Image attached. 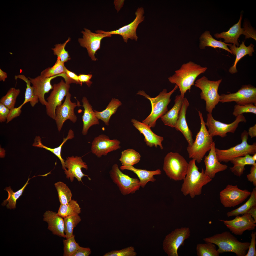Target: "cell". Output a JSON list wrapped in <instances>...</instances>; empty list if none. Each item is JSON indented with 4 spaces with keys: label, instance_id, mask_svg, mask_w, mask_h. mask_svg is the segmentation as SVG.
<instances>
[{
    "label": "cell",
    "instance_id": "obj_21",
    "mask_svg": "<svg viewBox=\"0 0 256 256\" xmlns=\"http://www.w3.org/2000/svg\"><path fill=\"white\" fill-rule=\"evenodd\" d=\"M64 163L65 167L68 169L65 170L64 172L66 178L69 179L71 182L73 181L74 178H75L78 182H82V179L85 176L91 180L88 175L84 174L82 171V168L87 170L88 166L86 163L83 161L81 157L73 156L68 157Z\"/></svg>",
    "mask_w": 256,
    "mask_h": 256
},
{
    "label": "cell",
    "instance_id": "obj_50",
    "mask_svg": "<svg viewBox=\"0 0 256 256\" xmlns=\"http://www.w3.org/2000/svg\"><path fill=\"white\" fill-rule=\"evenodd\" d=\"M23 105L22 104L18 107H14L10 110L6 120L7 123L20 115L22 112L21 109Z\"/></svg>",
    "mask_w": 256,
    "mask_h": 256
},
{
    "label": "cell",
    "instance_id": "obj_36",
    "mask_svg": "<svg viewBox=\"0 0 256 256\" xmlns=\"http://www.w3.org/2000/svg\"><path fill=\"white\" fill-rule=\"evenodd\" d=\"M249 198L244 204L238 208L229 211L226 213L228 217L243 215L246 213L252 207L256 206V188H254L250 195Z\"/></svg>",
    "mask_w": 256,
    "mask_h": 256
},
{
    "label": "cell",
    "instance_id": "obj_60",
    "mask_svg": "<svg viewBox=\"0 0 256 256\" xmlns=\"http://www.w3.org/2000/svg\"><path fill=\"white\" fill-rule=\"evenodd\" d=\"M252 156V159L256 161V153H255Z\"/></svg>",
    "mask_w": 256,
    "mask_h": 256
},
{
    "label": "cell",
    "instance_id": "obj_44",
    "mask_svg": "<svg viewBox=\"0 0 256 256\" xmlns=\"http://www.w3.org/2000/svg\"><path fill=\"white\" fill-rule=\"evenodd\" d=\"M65 67L64 63L57 59L55 64L52 67H48L42 71L40 75L45 78H50L65 73Z\"/></svg>",
    "mask_w": 256,
    "mask_h": 256
},
{
    "label": "cell",
    "instance_id": "obj_13",
    "mask_svg": "<svg viewBox=\"0 0 256 256\" xmlns=\"http://www.w3.org/2000/svg\"><path fill=\"white\" fill-rule=\"evenodd\" d=\"M251 193L246 189H239L237 185L229 184L220 192V201L224 207H234L242 203Z\"/></svg>",
    "mask_w": 256,
    "mask_h": 256
},
{
    "label": "cell",
    "instance_id": "obj_31",
    "mask_svg": "<svg viewBox=\"0 0 256 256\" xmlns=\"http://www.w3.org/2000/svg\"><path fill=\"white\" fill-rule=\"evenodd\" d=\"M74 137L73 131L71 129L69 131L68 135L66 138H63V142L58 147L52 148L48 147L44 145L42 143L41 138L39 136H36L34 139V142L32 146L37 147L43 148L50 151L56 155L60 160L62 166V169L64 170L66 169L65 166L64 160L61 155V151L62 147L64 144L69 139H72Z\"/></svg>",
    "mask_w": 256,
    "mask_h": 256
},
{
    "label": "cell",
    "instance_id": "obj_49",
    "mask_svg": "<svg viewBox=\"0 0 256 256\" xmlns=\"http://www.w3.org/2000/svg\"><path fill=\"white\" fill-rule=\"evenodd\" d=\"M251 242L248 248V250L245 256H256V232H252L251 234Z\"/></svg>",
    "mask_w": 256,
    "mask_h": 256
},
{
    "label": "cell",
    "instance_id": "obj_52",
    "mask_svg": "<svg viewBox=\"0 0 256 256\" xmlns=\"http://www.w3.org/2000/svg\"><path fill=\"white\" fill-rule=\"evenodd\" d=\"M247 180L252 183L253 185L256 186V164L252 165L250 169V173L247 175Z\"/></svg>",
    "mask_w": 256,
    "mask_h": 256
},
{
    "label": "cell",
    "instance_id": "obj_26",
    "mask_svg": "<svg viewBox=\"0 0 256 256\" xmlns=\"http://www.w3.org/2000/svg\"><path fill=\"white\" fill-rule=\"evenodd\" d=\"M43 217L44 221L48 224V229L53 234L66 238L64 218L58 215L57 213L50 210L44 213Z\"/></svg>",
    "mask_w": 256,
    "mask_h": 256
},
{
    "label": "cell",
    "instance_id": "obj_45",
    "mask_svg": "<svg viewBox=\"0 0 256 256\" xmlns=\"http://www.w3.org/2000/svg\"><path fill=\"white\" fill-rule=\"evenodd\" d=\"M64 256H72L80 247L76 241L75 236L63 240Z\"/></svg>",
    "mask_w": 256,
    "mask_h": 256
},
{
    "label": "cell",
    "instance_id": "obj_4",
    "mask_svg": "<svg viewBox=\"0 0 256 256\" xmlns=\"http://www.w3.org/2000/svg\"><path fill=\"white\" fill-rule=\"evenodd\" d=\"M178 88L177 85L175 84L174 88L168 92L166 89H164L157 96L154 98L150 97L143 91H139L137 94L143 96L149 100L151 106L150 114L142 121V123L150 128L154 127L157 120L168 111L167 106L171 101V96Z\"/></svg>",
    "mask_w": 256,
    "mask_h": 256
},
{
    "label": "cell",
    "instance_id": "obj_3",
    "mask_svg": "<svg viewBox=\"0 0 256 256\" xmlns=\"http://www.w3.org/2000/svg\"><path fill=\"white\" fill-rule=\"evenodd\" d=\"M206 242H210L217 245L219 254L232 252L237 256H245L248 249L250 242H241L229 231L215 234L211 237L204 238Z\"/></svg>",
    "mask_w": 256,
    "mask_h": 256
},
{
    "label": "cell",
    "instance_id": "obj_32",
    "mask_svg": "<svg viewBox=\"0 0 256 256\" xmlns=\"http://www.w3.org/2000/svg\"><path fill=\"white\" fill-rule=\"evenodd\" d=\"M200 39L199 47L201 49H205L206 46L215 48H218L224 49L233 54L227 46H229L230 44L226 43L221 40L218 41L214 39L210 34L209 31H205L201 36Z\"/></svg>",
    "mask_w": 256,
    "mask_h": 256
},
{
    "label": "cell",
    "instance_id": "obj_51",
    "mask_svg": "<svg viewBox=\"0 0 256 256\" xmlns=\"http://www.w3.org/2000/svg\"><path fill=\"white\" fill-rule=\"evenodd\" d=\"M10 109L0 102V122H3L7 120Z\"/></svg>",
    "mask_w": 256,
    "mask_h": 256
},
{
    "label": "cell",
    "instance_id": "obj_1",
    "mask_svg": "<svg viewBox=\"0 0 256 256\" xmlns=\"http://www.w3.org/2000/svg\"><path fill=\"white\" fill-rule=\"evenodd\" d=\"M207 69L206 67H201L200 65L190 61L183 64L168 79L171 83L177 85L180 95L184 98L186 92L188 90L190 91L192 86L194 85L197 78L204 73Z\"/></svg>",
    "mask_w": 256,
    "mask_h": 256
},
{
    "label": "cell",
    "instance_id": "obj_43",
    "mask_svg": "<svg viewBox=\"0 0 256 256\" xmlns=\"http://www.w3.org/2000/svg\"><path fill=\"white\" fill-rule=\"evenodd\" d=\"M20 92L19 89L11 88L1 99V102L9 109L14 107L17 98Z\"/></svg>",
    "mask_w": 256,
    "mask_h": 256
},
{
    "label": "cell",
    "instance_id": "obj_39",
    "mask_svg": "<svg viewBox=\"0 0 256 256\" xmlns=\"http://www.w3.org/2000/svg\"><path fill=\"white\" fill-rule=\"evenodd\" d=\"M140 158L138 152L133 149H128L122 151L119 160L122 165L133 166L139 162Z\"/></svg>",
    "mask_w": 256,
    "mask_h": 256
},
{
    "label": "cell",
    "instance_id": "obj_30",
    "mask_svg": "<svg viewBox=\"0 0 256 256\" xmlns=\"http://www.w3.org/2000/svg\"><path fill=\"white\" fill-rule=\"evenodd\" d=\"M120 169L122 170H130L136 174L139 179L140 186L143 188L145 187L148 182L155 181L156 179L154 178V176L155 175L160 174L161 173L160 169L155 171H150L136 168L133 166L122 165L120 167Z\"/></svg>",
    "mask_w": 256,
    "mask_h": 256
},
{
    "label": "cell",
    "instance_id": "obj_35",
    "mask_svg": "<svg viewBox=\"0 0 256 256\" xmlns=\"http://www.w3.org/2000/svg\"><path fill=\"white\" fill-rule=\"evenodd\" d=\"M35 177L36 176H34L31 178ZM31 178H29L28 177L27 182L22 187L16 192H14L10 186L6 187L4 190L8 192V198L4 201L2 204V205L3 206H5L8 202L6 205L7 208L10 209H14L16 208L17 200L22 195L25 188L29 183H28L29 181Z\"/></svg>",
    "mask_w": 256,
    "mask_h": 256
},
{
    "label": "cell",
    "instance_id": "obj_55",
    "mask_svg": "<svg viewBox=\"0 0 256 256\" xmlns=\"http://www.w3.org/2000/svg\"><path fill=\"white\" fill-rule=\"evenodd\" d=\"M65 72L67 76L74 81L76 83L80 85V83L78 79V76L75 73L69 71L66 67L65 69Z\"/></svg>",
    "mask_w": 256,
    "mask_h": 256
},
{
    "label": "cell",
    "instance_id": "obj_24",
    "mask_svg": "<svg viewBox=\"0 0 256 256\" xmlns=\"http://www.w3.org/2000/svg\"><path fill=\"white\" fill-rule=\"evenodd\" d=\"M242 18V15L241 14L239 21L237 23L233 25L227 31L215 34V37L217 39H223L224 40V42L226 43H232L237 47H239L240 45L238 40L241 35L243 34L245 36V39L248 38L247 34L245 28L241 27Z\"/></svg>",
    "mask_w": 256,
    "mask_h": 256
},
{
    "label": "cell",
    "instance_id": "obj_54",
    "mask_svg": "<svg viewBox=\"0 0 256 256\" xmlns=\"http://www.w3.org/2000/svg\"><path fill=\"white\" fill-rule=\"evenodd\" d=\"M78 76V79L81 86L82 83H86L88 87H89L92 83V82L90 80L92 77V74H80Z\"/></svg>",
    "mask_w": 256,
    "mask_h": 256
},
{
    "label": "cell",
    "instance_id": "obj_38",
    "mask_svg": "<svg viewBox=\"0 0 256 256\" xmlns=\"http://www.w3.org/2000/svg\"><path fill=\"white\" fill-rule=\"evenodd\" d=\"M15 80L19 78L24 81L26 84V87L25 93L24 100L22 104L24 105L26 103L29 102L31 106L34 107L39 101L38 98L35 95L33 88L31 86V83L28 78L24 75H15L14 77Z\"/></svg>",
    "mask_w": 256,
    "mask_h": 256
},
{
    "label": "cell",
    "instance_id": "obj_23",
    "mask_svg": "<svg viewBox=\"0 0 256 256\" xmlns=\"http://www.w3.org/2000/svg\"><path fill=\"white\" fill-rule=\"evenodd\" d=\"M131 122L133 126L144 137V141L147 145L150 147L160 146L161 149H163L162 142L163 138L153 133L151 128L147 125L134 119H132Z\"/></svg>",
    "mask_w": 256,
    "mask_h": 256
},
{
    "label": "cell",
    "instance_id": "obj_29",
    "mask_svg": "<svg viewBox=\"0 0 256 256\" xmlns=\"http://www.w3.org/2000/svg\"><path fill=\"white\" fill-rule=\"evenodd\" d=\"M184 98L180 94L176 96L173 107L160 118L165 125L174 128Z\"/></svg>",
    "mask_w": 256,
    "mask_h": 256
},
{
    "label": "cell",
    "instance_id": "obj_15",
    "mask_svg": "<svg viewBox=\"0 0 256 256\" xmlns=\"http://www.w3.org/2000/svg\"><path fill=\"white\" fill-rule=\"evenodd\" d=\"M144 11L141 7L138 8L135 13L136 17L130 23L125 25L119 29L110 31H105L101 30L96 31V33H104L108 35L118 34L121 36L124 41L127 43L128 39L137 41L138 37L136 31L139 24L144 19L143 15Z\"/></svg>",
    "mask_w": 256,
    "mask_h": 256
},
{
    "label": "cell",
    "instance_id": "obj_17",
    "mask_svg": "<svg viewBox=\"0 0 256 256\" xmlns=\"http://www.w3.org/2000/svg\"><path fill=\"white\" fill-rule=\"evenodd\" d=\"M81 32L83 34L82 38L78 39L80 46L85 48L87 50L89 56L92 60L96 61L97 59L95 57L96 51L100 49L101 40L106 37H110L112 35L104 33H94L86 28Z\"/></svg>",
    "mask_w": 256,
    "mask_h": 256
},
{
    "label": "cell",
    "instance_id": "obj_2",
    "mask_svg": "<svg viewBox=\"0 0 256 256\" xmlns=\"http://www.w3.org/2000/svg\"><path fill=\"white\" fill-rule=\"evenodd\" d=\"M196 160L192 159L188 162V166L181 191L184 195H189L192 198L200 195L203 186L210 182L212 179L206 174L203 169L201 172L196 166Z\"/></svg>",
    "mask_w": 256,
    "mask_h": 256
},
{
    "label": "cell",
    "instance_id": "obj_56",
    "mask_svg": "<svg viewBox=\"0 0 256 256\" xmlns=\"http://www.w3.org/2000/svg\"><path fill=\"white\" fill-rule=\"evenodd\" d=\"M248 135L251 138L256 137V124H255L253 126L250 127L248 129L247 132Z\"/></svg>",
    "mask_w": 256,
    "mask_h": 256
},
{
    "label": "cell",
    "instance_id": "obj_16",
    "mask_svg": "<svg viewBox=\"0 0 256 256\" xmlns=\"http://www.w3.org/2000/svg\"><path fill=\"white\" fill-rule=\"evenodd\" d=\"M71 95L69 92L63 103L57 106L55 111V120L58 131L60 132L64 122L67 119H69L73 123L77 120V117L75 115L74 110L77 106H81L80 102H73L71 100Z\"/></svg>",
    "mask_w": 256,
    "mask_h": 256
},
{
    "label": "cell",
    "instance_id": "obj_34",
    "mask_svg": "<svg viewBox=\"0 0 256 256\" xmlns=\"http://www.w3.org/2000/svg\"><path fill=\"white\" fill-rule=\"evenodd\" d=\"M121 105V102L118 99L113 98L106 109L103 111L99 112L94 110L96 116L98 119L101 120L106 125L108 126L111 116L116 112L118 107Z\"/></svg>",
    "mask_w": 256,
    "mask_h": 256
},
{
    "label": "cell",
    "instance_id": "obj_6",
    "mask_svg": "<svg viewBox=\"0 0 256 256\" xmlns=\"http://www.w3.org/2000/svg\"><path fill=\"white\" fill-rule=\"evenodd\" d=\"M222 79L216 81L209 80L204 76L197 80L194 85L201 91V98L206 102V109L209 113L212 114L213 109L220 102V95L218 91Z\"/></svg>",
    "mask_w": 256,
    "mask_h": 256
},
{
    "label": "cell",
    "instance_id": "obj_48",
    "mask_svg": "<svg viewBox=\"0 0 256 256\" xmlns=\"http://www.w3.org/2000/svg\"><path fill=\"white\" fill-rule=\"evenodd\" d=\"M137 254L134 248L130 246L119 250H113L105 253L104 256H135Z\"/></svg>",
    "mask_w": 256,
    "mask_h": 256
},
{
    "label": "cell",
    "instance_id": "obj_58",
    "mask_svg": "<svg viewBox=\"0 0 256 256\" xmlns=\"http://www.w3.org/2000/svg\"><path fill=\"white\" fill-rule=\"evenodd\" d=\"M247 213L250 214L254 219L255 223H256V206L252 207L248 211Z\"/></svg>",
    "mask_w": 256,
    "mask_h": 256
},
{
    "label": "cell",
    "instance_id": "obj_8",
    "mask_svg": "<svg viewBox=\"0 0 256 256\" xmlns=\"http://www.w3.org/2000/svg\"><path fill=\"white\" fill-rule=\"evenodd\" d=\"M188 166L184 157L177 152H170L165 157L163 169L170 179L176 181L183 180L186 175Z\"/></svg>",
    "mask_w": 256,
    "mask_h": 256
},
{
    "label": "cell",
    "instance_id": "obj_27",
    "mask_svg": "<svg viewBox=\"0 0 256 256\" xmlns=\"http://www.w3.org/2000/svg\"><path fill=\"white\" fill-rule=\"evenodd\" d=\"M229 46L233 54L236 55V58L233 65L229 69V71L231 74L235 73L238 71L236 66L238 61L247 55L250 56H252L253 52H254V45L251 43L248 46H246L244 42L242 41L239 47L233 44H230Z\"/></svg>",
    "mask_w": 256,
    "mask_h": 256
},
{
    "label": "cell",
    "instance_id": "obj_14",
    "mask_svg": "<svg viewBox=\"0 0 256 256\" xmlns=\"http://www.w3.org/2000/svg\"><path fill=\"white\" fill-rule=\"evenodd\" d=\"M53 86V90L47 99L46 106L47 114L55 120L56 108L62 104L64 97L69 92L70 85L62 80L58 83L54 84Z\"/></svg>",
    "mask_w": 256,
    "mask_h": 256
},
{
    "label": "cell",
    "instance_id": "obj_59",
    "mask_svg": "<svg viewBox=\"0 0 256 256\" xmlns=\"http://www.w3.org/2000/svg\"><path fill=\"white\" fill-rule=\"evenodd\" d=\"M7 73L0 69V81L4 82L7 78Z\"/></svg>",
    "mask_w": 256,
    "mask_h": 256
},
{
    "label": "cell",
    "instance_id": "obj_20",
    "mask_svg": "<svg viewBox=\"0 0 256 256\" xmlns=\"http://www.w3.org/2000/svg\"><path fill=\"white\" fill-rule=\"evenodd\" d=\"M241 216H236L231 220H219L223 222L227 228L234 234L242 235L245 231L252 230L255 229L256 223L251 215L247 213Z\"/></svg>",
    "mask_w": 256,
    "mask_h": 256
},
{
    "label": "cell",
    "instance_id": "obj_53",
    "mask_svg": "<svg viewBox=\"0 0 256 256\" xmlns=\"http://www.w3.org/2000/svg\"><path fill=\"white\" fill-rule=\"evenodd\" d=\"M91 249L89 247H80L72 256H88L91 253Z\"/></svg>",
    "mask_w": 256,
    "mask_h": 256
},
{
    "label": "cell",
    "instance_id": "obj_57",
    "mask_svg": "<svg viewBox=\"0 0 256 256\" xmlns=\"http://www.w3.org/2000/svg\"><path fill=\"white\" fill-rule=\"evenodd\" d=\"M124 0H114V4L115 7L118 12L123 6L124 3Z\"/></svg>",
    "mask_w": 256,
    "mask_h": 256
},
{
    "label": "cell",
    "instance_id": "obj_28",
    "mask_svg": "<svg viewBox=\"0 0 256 256\" xmlns=\"http://www.w3.org/2000/svg\"><path fill=\"white\" fill-rule=\"evenodd\" d=\"M82 106L84 108L83 114L82 116L83 127L82 133L83 135L87 134L88 130L91 126L99 124L98 119L96 117L95 113L92 110V106L89 102L87 98L83 97L82 100Z\"/></svg>",
    "mask_w": 256,
    "mask_h": 256
},
{
    "label": "cell",
    "instance_id": "obj_33",
    "mask_svg": "<svg viewBox=\"0 0 256 256\" xmlns=\"http://www.w3.org/2000/svg\"><path fill=\"white\" fill-rule=\"evenodd\" d=\"M230 162L233 165V167L230 168L231 171L234 175L239 177L243 174L245 165L256 164V161L253 160L252 156L249 154L236 157Z\"/></svg>",
    "mask_w": 256,
    "mask_h": 256
},
{
    "label": "cell",
    "instance_id": "obj_5",
    "mask_svg": "<svg viewBox=\"0 0 256 256\" xmlns=\"http://www.w3.org/2000/svg\"><path fill=\"white\" fill-rule=\"evenodd\" d=\"M198 112L201 121L200 128L193 144L188 146L187 150L189 158L195 159L199 163L206 152L210 149L213 141V137L206 128L201 112L199 110Z\"/></svg>",
    "mask_w": 256,
    "mask_h": 256
},
{
    "label": "cell",
    "instance_id": "obj_9",
    "mask_svg": "<svg viewBox=\"0 0 256 256\" xmlns=\"http://www.w3.org/2000/svg\"><path fill=\"white\" fill-rule=\"evenodd\" d=\"M191 232L188 227L175 229L165 236L163 242V249L168 256H178V250L183 246L184 241L190 236Z\"/></svg>",
    "mask_w": 256,
    "mask_h": 256
},
{
    "label": "cell",
    "instance_id": "obj_22",
    "mask_svg": "<svg viewBox=\"0 0 256 256\" xmlns=\"http://www.w3.org/2000/svg\"><path fill=\"white\" fill-rule=\"evenodd\" d=\"M215 143L213 142L208 154L205 156L204 162L206 169L205 174L212 179L217 173L223 171L228 168L225 164H221L218 160L215 151Z\"/></svg>",
    "mask_w": 256,
    "mask_h": 256
},
{
    "label": "cell",
    "instance_id": "obj_46",
    "mask_svg": "<svg viewBox=\"0 0 256 256\" xmlns=\"http://www.w3.org/2000/svg\"><path fill=\"white\" fill-rule=\"evenodd\" d=\"M70 40V38L69 37L64 43L62 44H56L55 45V48L52 49L53 51L54 54L57 55V59H59L64 63L71 59L68 51L65 49L66 45Z\"/></svg>",
    "mask_w": 256,
    "mask_h": 256
},
{
    "label": "cell",
    "instance_id": "obj_37",
    "mask_svg": "<svg viewBox=\"0 0 256 256\" xmlns=\"http://www.w3.org/2000/svg\"><path fill=\"white\" fill-rule=\"evenodd\" d=\"M81 209L77 201L71 200L68 203L60 204L57 214L63 218L74 215H79Z\"/></svg>",
    "mask_w": 256,
    "mask_h": 256
},
{
    "label": "cell",
    "instance_id": "obj_47",
    "mask_svg": "<svg viewBox=\"0 0 256 256\" xmlns=\"http://www.w3.org/2000/svg\"><path fill=\"white\" fill-rule=\"evenodd\" d=\"M244 113H251L256 114V105L248 104L242 105L236 104L234 106L233 115L236 117Z\"/></svg>",
    "mask_w": 256,
    "mask_h": 256
},
{
    "label": "cell",
    "instance_id": "obj_11",
    "mask_svg": "<svg viewBox=\"0 0 256 256\" xmlns=\"http://www.w3.org/2000/svg\"><path fill=\"white\" fill-rule=\"evenodd\" d=\"M110 174L113 181L117 185L124 195L134 193L141 187L139 180L131 178L123 173L116 164L113 166Z\"/></svg>",
    "mask_w": 256,
    "mask_h": 256
},
{
    "label": "cell",
    "instance_id": "obj_12",
    "mask_svg": "<svg viewBox=\"0 0 256 256\" xmlns=\"http://www.w3.org/2000/svg\"><path fill=\"white\" fill-rule=\"evenodd\" d=\"M233 101L240 105L248 104L256 105V88L250 84L245 85L235 93L220 95V102L224 103Z\"/></svg>",
    "mask_w": 256,
    "mask_h": 256
},
{
    "label": "cell",
    "instance_id": "obj_25",
    "mask_svg": "<svg viewBox=\"0 0 256 256\" xmlns=\"http://www.w3.org/2000/svg\"><path fill=\"white\" fill-rule=\"evenodd\" d=\"M189 105L187 98H184L174 128L177 130L181 132L188 143V146H190L194 141L192 132L188 127L186 118L187 109Z\"/></svg>",
    "mask_w": 256,
    "mask_h": 256
},
{
    "label": "cell",
    "instance_id": "obj_40",
    "mask_svg": "<svg viewBox=\"0 0 256 256\" xmlns=\"http://www.w3.org/2000/svg\"><path fill=\"white\" fill-rule=\"evenodd\" d=\"M54 185L57 191L60 204H66L72 200L71 191L66 184L62 182L59 181L55 183Z\"/></svg>",
    "mask_w": 256,
    "mask_h": 256
},
{
    "label": "cell",
    "instance_id": "obj_19",
    "mask_svg": "<svg viewBox=\"0 0 256 256\" xmlns=\"http://www.w3.org/2000/svg\"><path fill=\"white\" fill-rule=\"evenodd\" d=\"M58 76H61L66 80L68 77L65 73L56 75L50 78L44 77L40 75L33 78L28 77L33 88L35 95L38 98L40 102L45 106L47 101L45 100L44 96L53 88L51 83L53 79Z\"/></svg>",
    "mask_w": 256,
    "mask_h": 256
},
{
    "label": "cell",
    "instance_id": "obj_18",
    "mask_svg": "<svg viewBox=\"0 0 256 256\" xmlns=\"http://www.w3.org/2000/svg\"><path fill=\"white\" fill-rule=\"evenodd\" d=\"M120 142L117 139H111L108 136L101 134L95 137L92 143L91 151L98 158L120 148Z\"/></svg>",
    "mask_w": 256,
    "mask_h": 256
},
{
    "label": "cell",
    "instance_id": "obj_42",
    "mask_svg": "<svg viewBox=\"0 0 256 256\" xmlns=\"http://www.w3.org/2000/svg\"><path fill=\"white\" fill-rule=\"evenodd\" d=\"M64 231L67 238L73 235L74 228L81 222V219L79 215L69 216L64 218Z\"/></svg>",
    "mask_w": 256,
    "mask_h": 256
},
{
    "label": "cell",
    "instance_id": "obj_7",
    "mask_svg": "<svg viewBox=\"0 0 256 256\" xmlns=\"http://www.w3.org/2000/svg\"><path fill=\"white\" fill-rule=\"evenodd\" d=\"M248 136L247 131L244 130L241 134L242 142L226 150L215 148L217 156L219 162L227 163L236 157L256 153V142L251 145L248 144Z\"/></svg>",
    "mask_w": 256,
    "mask_h": 256
},
{
    "label": "cell",
    "instance_id": "obj_10",
    "mask_svg": "<svg viewBox=\"0 0 256 256\" xmlns=\"http://www.w3.org/2000/svg\"><path fill=\"white\" fill-rule=\"evenodd\" d=\"M246 121L243 114L237 116L235 120L233 122L229 124L226 123L215 120L212 114L208 113L205 125L208 128V131L209 134L213 137L219 136L224 138L227 136L228 133H234L240 122L245 123Z\"/></svg>",
    "mask_w": 256,
    "mask_h": 256
},
{
    "label": "cell",
    "instance_id": "obj_41",
    "mask_svg": "<svg viewBox=\"0 0 256 256\" xmlns=\"http://www.w3.org/2000/svg\"><path fill=\"white\" fill-rule=\"evenodd\" d=\"M196 250L198 256H219L215 244L210 242L197 244Z\"/></svg>",
    "mask_w": 256,
    "mask_h": 256
}]
</instances>
